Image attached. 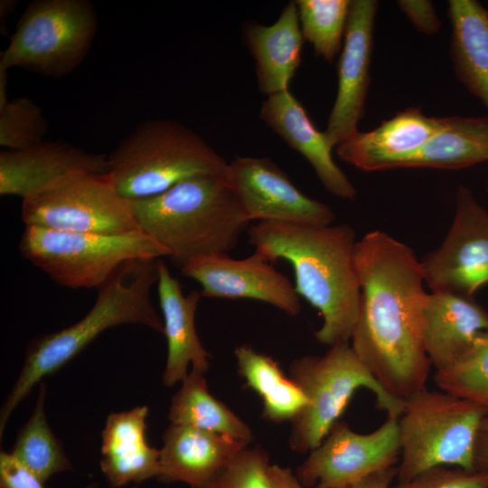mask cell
I'll use <instances>...</instances> for the list:
<instances>
[{
    "label": "cell",
    "mask_w": 488,
    "mask_h": 488,
    "mask_svg": "<svg viewBox=\"0 0 488 488\" xmlns=\"http://www.w3.org/2000/svg\"><path fill=\"white\" fill-rule=\"evenodd\" d=\"M354 267L361 287L351 346L379 383L405 400L424 389L431 367L421 333V262L405 243L381 230L357 240Z\"/></svg>",
    "instance_id": "6da1fadb"
},
{
    "label": "cell",
    "mask_w": 488,
    "mask_h": 488,
    "mask_svg": "<svg viewBox=\"0 0 488 488\" xmlns=\"http://www.w3.org/2000/svg\"><path fill=\"white\" fill-rule=\"evenodd\" d=\"M248 236L255 250L269 262L285 259L291 264L297 295L322 316L316 340L329 346L350 342L361 298L353 258L354 229L346 223L264 221L250 226Z\"/></svg>",
    "instance_id": "7a4b0ae2"
},
{
    "label": "cell",
    "mask_w": 488,
    "mask_h": 488,
    "mask_svg": "<svg viewBox=\"0 0 488 488\" xmlns=\"http://www.w3.org/2000/svg\"><path fill=\"white\" fill-rule=\"evenodd\" d=\"M159 258L130 260L99 286L89 311L70 326L33 338L25 350L21 371L0 409V439L17 406L33 388L82 352L109 328L141 324L164 333V324L151 298L158 281Z\"/></svg>",
    "instance_id": "3957f363"
},
{
    "label": "cell",
    "mask_w": 488,
    "mask_h": 488,
    "mask_svg": "<svg viewBox=\"0 0 488 488\" xmlns=\"http://www.w3.org/2000/svg\"><path fill=\"white\" fill-rule=\"evenodd\" d=\"M132 203L138 230L164 248L180 270L198 258L229 254L250 222L228 180L211 174Z\"/></svg>",
    "instance_id": "277c9868"
},
{
    "label": "cell",
    "mask_w": 488,
    "mask_h": 488,
    "mask_svg": "<svg viewBox=\"0 0 488 488\" xmlns=\"http://www.w3.org/2000/svg\"><path fill=\"white\" fill-rule=\"evenodd\" d=\"M107 176L123 197L160 194L187 178L211 174L228 180L229 164L183 125L146 120L108 155Z\"/></svg>",
    "instance_id": "5b68a950"
},
{
    "label": "cell",
    "mask_w": 488,
    "mask_h": 488,
    "mask_svg": "<svg viewBox=\"0 0 488 488\" xmlns=\"http://www.w3.org/2000/svg\"><path fill=\"white\" fill-rule=\"evenodd\" d=\"M487 415L483 406L440 389L425 388L406 399L399 418L397 482L436 466L476 470L475 445Z\"/></svg>",
    "instance_id": "8992f818"
},
{
    "label": "cell",
    "mask_w": 488,
    "mask_h": 488,
    "mask_svg": "<svg viewBox=\"0 0 488 488\" xmlns=\"http://www.w3.org/2000/svg\"><path fill=\"white\" fill-rule=\"evenodd\" d=\"M289 376L308 399L307 406L291 421L289 447L297 453L311 452L322 443L359 389L371 390L387 416L399 418L404 408V400L379 383L350 342L330 346L324 355L295 359Z\"/></svg>",
    "instance_id": "52a82bcc"
},
{
    "label": "cell",
    "mask_w": 488,
    "mask_h": 488,
    "mask_svg": "<svg viewBox=\"0 0 488 488\" xmlns=\"http://www.w3.org/2000/svg\"><path fill=\"white\" fill-rule=\"evenodd\" d=\"M19 249L55 283L72 289H98L127 261L167 257L164 248L140 230L97 234L28 226Z\"/></svg>",
    "instance_id": "ba28073f"
},
{
    "label": "cell",
    "mask_w": 488,
    "mask_h": 488,
    "mask_svg": "<svg viewBox=\"0 0 488 488\" xmlns=\"http://www.w3.org/2000/svg\"><path fill=\"white\" fill-rule=\"evenodd\" d=\"M97 28V13L89 1H33L1 52L0 70L21 67L61 78L83 61Z\"/></svg>",
    "instance_id": "9c48e42d"
},
{
    "label": "cell",
    "mask_w": 488,
    "mask_h": 488,
    "mask_svg": "<svg viewBox=\"0 0 488 488\" xmlns=\"http://www.w3.org/2000/svg\"><path fill=\"white\" fill-rule=\"evenodd\" d=\"M25 227L97 234L138 230L132 201L116 190L107 174L81 173L22 201Z\"/></svg>",
    "instance_id": "30bf717a"
},
{
    "label": "cell",
    "mask_w": 488,
    "mask_h": 488,
    "mask_svg": "<svg viewBox=\"0 0 488 488\" xmlns=\"http://www.w3.org/2000/svg\"><path fill=\"white\" fill-rule=\"evenodd\" d=\"M399 456V418L387 416L368 434L357 433L338 420L297 467L296 476L305 488H348L396 466Z\"/></svg>",
    "instance_id": "8fae6325"
},
{
    "label": "cell",
    "mask_w": 488,
    "mask_h": 488,
    "mask_svg": "<svg viewBox=\"0 0 488 488\" xmlns=\"http://www.w3.org/2000/svg\"><path fill=\"white\" fill-rule=\"evenodd\" d=\"M420 262L431 292L473 296L488 283V211L468 187H458L447 234Z\"/></svg>",
    "instance_id": "7c38bea8"
},
{
    "label": "cell",
    "mask_w": 488,
    "mask_h": 488,
    "mask_svg": "<svg viewBox=\"0 0 488 488\" xmlns=\"http://www.w3.org/2000/svg\"><path fill=\"white\" fill-rule=\"evenodd\" d=\"M228 182L249 221L331 225L334 221L327 204L304 194L268 158L236 157L229 164Z\"/></svg>",
    "instance_id": "4fadbf2b"
},
{
    "label": "cell",
    "mask_w": 488,
    "mask_h": 488,
    "mask_svg": "<svg viewBox=\"0 0 488 488\" xmlns=\"http://www.w3.org/2000/svg\"><path fill=\"white\" fill-rule=\"evenodd\" d=\"M181 273L201 285L202 296L254 299L289 315H297L301 311L295 286L256 250L242 259L229 254L203 257L186 265Z\"/></svg>",
    "instance_id": "5bb4252c"
},
{
    "label": "cell",
    "mask_w": 488,
    "mask_h": 488,
    "mask_svg": "<svg viewBox=\"0 0 488 488\" xmlns=\"http://www.w3.org/2000/svg\"><path fill=\"white\" fill-rule=\"evenodd\" d=\"M378 5L374 0L351 1L338 61L337 93L324 131L333 147L358 131L364 113Z\"/></svg>",
    "instance_id": "9a60e30c"
},
{
    "label": "cell",
    "mask_w": 488,
    "mask_h": 488,
    "mask_svg": "<svg viewBox=\"0 0 488 488\" xmlns=\"http://www.w3.org/2000/svg\"><path fill=\"white\" fill-rule=\"evenodd\" d=\"M107 172L108 155L61 142L4 150L0 153V194L25 200L74 174Z\"/></svg>",
    "instance_id": "2e32d148"
},
{
    "label": "cell",
    "mask_w": 488,
    "mask_h": 488,
    "mask_svg": "<svg viewBox=\"0 0 488 488\" xmlns=\"http://www.w3.org/2000/svg\"><path fill=\"white\" fill-rule=\"evenodd\" d=\"M442 117H427L409 107L367 132L359 130L337 145L339 158L365 172L402 168L434 135Z\"/></svg>",
    "instance_id": "e0dca14e"
},
{
    "label": "cell",
    "mask_w": 488,
    "mask_h": 488,
    "mask_svg": "<svg viewBox=\"0 0 488 488\" xmlns=\"http://www.w3.org/2000/svg\"><path fill=\"white\" fill-rule=\"evenodd\" d=\"M260 118L299 152L312 165L323 186L333 195L354 200L357 190L335 164L324 132L313 124L302 104L287 89L270 95L262 102Z\"/></svg>",
    "instance_id": "ac0fdd59"
},
{
    "label": "cell",
    "mask_w": 488,
    "mask_h": 488,
    "mask_svg": "<svg viewBox=\"0 0 488 488\" xmlns=\"http://www.w3.org/2000/svg\"><path fill=\"white\" fill-rule=\"evenodd\" d=\"M157 293L163 314L164 334L167 341V357L162 382L173 387L188 375V367L205 374L211 354L203 347L195 328V313L201 291L184 295L178 279L166 264L158 260Z\"/></svg>",
    "instance_id": "d6986e66"
},
{
    "label": "cell",
    "mask_w": 488,
    "mask_h": 488,
    "mask_svg": "<svg viewBox=\"0 0 488 488\" xmlns=\"http://www.w3.org/2000/svg\"><path fill=\"white\" fill-rule=\"evenodd\" d=\"M488 330V312L474 296L427 293L421 312V333L426 353L436 371L447 368Z\"/></svg>",
    "instance_id": "ffe728a7"
},
{
    "label": "cell",
    "mask_w": 488,
    "mask_h": 488,
    "mask_svg": "<svg viewBox=\"0 0 488 488\" xmlns=\"http://www.w3.org/2000/svg\"><path fill=\"white\" fill-rule=\"evenodd\" d=\"M160 449V473L164 483L182 482L190 487L211 479L249 443L227 435L171 424L164 429Z\"/></svg>",
    "instance_id": "44dd1931"
},
{
    "label": "cell",
    "mask_w": 488,
    "mask_h": 488,
    "mask_svg": "<svg viewBox=\"0 0 488 488\" xmlns=\"http://www.w3.org/2000/svg\"><path fill=\"white\" fill-rule=\"evenodd\" d=\"M149 408L111 412L101 432L100 470L111 488L141 483L160 473V449L146 440Z\"/></svg>",
    "instance_id": "7402d4cb"
},
{
    "label": "cell",
    "mask_w": 488,
    "mask_h": 488,
    "mask_svg": "<svg viewBox=\"0 0 488 488\" xmlns=\"http://www.w3.org/2000/svg\"><path fill=\"white\" fill-rule=\"evenodd\" d=\"M244 35L255 60L259 91L268 97L287 90L301 63L305 40L296 1L289 2L271 25L247 24Z\"/></svg>",
    "instance_id": "603a6c76"
},
{
    "label": "cell",
    "mask_w": 488,
    "mask_h": 488,
    "mask_svg": "<svg viewBox=\"0 0 488 488\" xmlns=\"http://www.w3.org/2000/svg\"><path fill=\"white\" fill-rule=\"evenodd\" d=\"M448 17L455 73L488 113V9L475 0H450Z\"/></svg>",
    "instance_id": "cb8c5ba5"
},
{
    "label": "cell",
    "mask_w": 488,
    "mask_h": 488,
    "mask_svg": "<svg viewBox=\"0 0 488 488\" xmlns=\"http://www.w3.org/2000/svg\"><path fill=\"white\" fill-rule=\"evenodd\" d=\"M488 161V117H445L440 128L402 168L456 170Z\"/></svg>",
    "instance_id": "d4e9b609"
},
{
    "label": "cell",
    "mask_w": 488,
    "mask_h": 488,
    "mask_svg": "<svg viewBox=\"0 0 488 488\" xmlns=\"http://www.w3.org/2000/svg\"><path fill=\"white\" fill-rule=\"evenodd\" d=\"M239 372L261 399L263 418L274 423L294 420L307 406L300 387L271 357L243 344L234 350Z\"/></svg>",
    "instance_id": "484cf974"
},
{
    "label": "cell",
    "mask_w": 488,
    "mask_h": 488,
    "mask_svg": "<svg viewBox=\"0 0 488 488\" xmlns=\"http://www.w3.org/2000/svg\"><path fill=\"white\" fill-rule=\"evenodd\" d=\"M171 424L230 436L251 443L253 434L224 403L213 397L204 374L192 370L174 394L168 411Z\"/></svg>",
    "instance_id": "4316f807"
},
{
    "label": "cell",
    "mask_w": 488,
    "mask_h": 488,
    "mask_svg": "<svg viewBox=\"0 0 488 488\" xmlns=\"http://www.w3.org/2000/svg\"><path fill=\"white\" fill-rule=\"evenodd\" d=\"M46 393L47 385L42 380L33 412L19 428L10 452L43 483L53 474L72 469L62 443L47 421L44 411Z\"/></svg>",
    "instance_id": "83f0119b"
},
{
    "label": "cell",
    "mask_w": 488,
    "mask_h": 488,
    "mask_svg": "<svg viewBox=\"0 0 488 488\" xmlns=\"http://www.w3.org/2000/svg\"><path fill=\"white\" fill-rule=\"evenodd\" d=\"M301 31L317 56L333 62L342 50L350 0L296 1Z\"/></svg>",
    "instance_id": "f1b7e54d"
},
{
    "label": "cell",
    "mask_w": 488,
    "mask_h": 488,
    "mask_svg": "<svg viewBox=\"0 0 488 488\" xmlns=\"http://www.w3.org/2000/svg\"><path fill=\"white\" fill-rule=\"evenodd\" d=\"M434 380L440 390L488 409V330L456 361L436 371Z\"/></svg>",
    "instance_id": "f546056e"
},
{
    "label": "cell",
    "mask_w": 488,
    "mask_h": 488,
    "mask_svg": "<svg viewBox=\"0 0 488 488\" xmlns=\"http://www.w3.org/2000/svg\"><path fill=\"white\" fill-rule=\"evenodd\" d=\"M47 128L42 109L27 98L0 108V145L5 150H23L42 143Z\"/></svg>",
    "instance_id": "4dcf8cb0"
},
{
    "label": "cell",
    "mask_w": 488,
    "mask_h": 488,
    "mask_svg": "<svg viewBox=\"0 0 488 488\" xmlns=\"http://www.w3.org/2000/svg\"><path fill=\"white\" fill-rule=\"evenodd\" d=\"M268 455L260 446H246L211 479L191 488H273Z\"/></svg>",
    "instance_id": "1f68e13d"
},
{
    "label": "cell",
    "mask_w": 488,
    "mask_h": 488,
    "mask_svg": "<svg viewBox=\"0 0 488 488\" xmlns=\"http://www.w3.org/2000/svg\"><path fill=\"white\" fill-rule=\"evenodd\" d=\"M390 488H488V472L436 466Z\"/></svg>",
    "instance_id": "d6a6232c"
},
{
    "label": "cell",
    "mask_w": 488,
    "mask_h": 488,
    "mask_svg": "<svg viewBox=\"0 0 488 488\" xmlns=\"http://www.w3.org/2000/svg\"><path fill=\"white\" fill-rule=\"evenodd\" d=\"M397 5L419 33L433 35L440 31L442 23L431 1L399 0Z\"/></svg>",
    "instance_id": "836d02e7"
},
{
    "label": "cell",
    "mask_w": 488,
    "mask_h": 488,
    "mask_svg": "<svg viewBox=\"0 0 488 488\" xmlns=\"http://www.w3.org/2000/svg\"><path fill=\"white\" fill-rule=\"evenodd\" d=\"M0 488H44V486L43 483L10 452L1 450Z\"/></svg>",
    "instance_id": "e575fe53"
},
{
    "label": "cell",
    "mask_w": 488,
    "mask_h": 488,
    "mask_svg": "<svg viewBox=\"0 0 488 488\" xmlns=\"http://www.w3.org/2000/svg\"><path fill=\"white\" fill-rule=\"evenodd\" d=\"M269 478L273 488H305L288 467L270 465Z\"/></svg>",
    "instance_id": "d590c367"
},
{
    "label": "cell",
    "mask_w": 488,
    "mask_h": 488,
    "mask_svg": "<svg viewBox=\"0 0 488 488\" xmlns=\"http://www.w3.org/2000/svg\"><path fill=\"white\" fill-rule=\"evenodd\" d=\"M397 477V466L379 471L348 488H390Z\"/></svg>",
    "instance_id": "8d00e7d4"
},
{
    "label": "cell",
    "mask_w": 488,
    "mask_h": 488,
    "mask_svg": "<svg viewBox=\"0 0 488 488\" xmlns=\"http://www.w3.org/2000/svg\"><path fill=\"white\" fill-rule=\"evenodd\" d=\"M475 469L488 472V429L482 430L475 445Z\"/></svg>",
    "instance_id": "74e56055"
},
{
    "label": "cell",
    "mask_w": 488,
    "mask_h": 488,
    "mask_svg": "<svg viewBox=\"0 0 488 488\" xmlns=\"http://www.w3.org/2000/svg\"><path fill=\"white\" fill-rule=\"evenodd\" d=\"M16 1L12 0H2L0 4V17H1V31L3 30V27H5V19L7 18V14L12 13L14 6L16 5Z\"/></svg>",
    "instance_id": "f35d334b"
},
{
    "label": "cell",
    "mask_w": 488,
    "mask_h": 488,
    "mask_svg": "<svg viewBox=\"0 0 488 488\" xmlns=\"http://www.w3.org/2000/svg\"><path fill=\"white\" fill-rule=\"evenodd\" d=\"M486 429H488V415L484 418L483 426H482V430H486Z\"/></svg>",
    "instance_id": "ab89813d"
},
{
    "label": "cell",
    "mask_w": 488,
    "mask_h": 488,
    "mask_svg": "<svg viewBox=\"0 0 488 488\" xmlns=\"http://www.w3.org/2000/svg\"><path fill=\"white\" fill-rule=\"evenodd\" d=\"M97 483H89L85 488H97Z\"/></svg>",
    "instance_id": "60d3db41"
},
{
    "label": "cell",
    "mask_w": 488,
    "mask_h": 488,
    "mask_svg": "<svg viewBox=\"0 0 488 488\" xmlns=\"http://www.w3.org/2000/svg\"><path fill=\"white\" fill-rule=\"evenodd\" d=\"M487 191H488V180H487Z\"/></svg>",
    "instance_id": "b9f144b4"
},
{
    "label": "cell",
    "mask_w": 488,
    "mask_h": 488,
    "mask_svg": "<svg viewBox=\"0 0 488 488\" xmlns=\"http://www.w3.org/2000/svg\"><path fill=\"white\" fill-rule=\"evenodd\" d=\"M132 488H136V487H132Z\"/></svg>",
    "instance_id": "7bdbcfd3"
}]
</instances>
